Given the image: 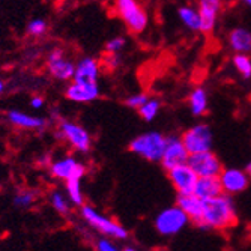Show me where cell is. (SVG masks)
Segmentation results:
<instances>
[{"mask_svg": "<svg viewBox=\"0 0 251 251\" xmlns=\"http://www.w3.org/2000/svg\"><path fill=\"white\" fill-rule=\"evenodd\" d=\"M159 108H161V104H159V101L155 100V98H149L137 111L140 113L142 119H145L146 122H151V121H153L158 116Z\"/></svg>", "mask_w": 251, "mask_h": 251, "instance_id": "cell-26", "label": "cell"}, {"mask_svg": "<svg viewBox=\"0 0 251 251\" xmlns=\"http://www.w3.org/2000/svg\"><path fill=\"white\" fill-rule=\"evenodd\" d=\"M244 3H245L247 6H250V8H251V0H244Z\"/></svg>", "mask_w": 251, "mask_h": 251, "instance_id": "cell-37", "label": "cell"}, {"mask_svg": "<svg viewBox=\"0 0 251 251\" xmlns=\"http://www.w3.org/2000/svg\"><path fill=\"white\" fill-rule=\"evenodd\" d=\"M81 217L90 227H94L95 230H98L102 235H107L115 239H126L128 238V230L124 226H121L116 221H113L111 218L100 214L92 206H86V204H83Z\"/></svg>", "mask_w": 251, "mask_h": 251, "instance_id": "cell-4", "label": "cell"}, {"mask_svg": "<svg viewBox=\"0 0 251 251\" xmlns=\"http://www.w3.org/2000/svg\"><path fill=\"white\" fill-rule=\"evenodd\" d=\"M66 194L73 204H75V206H83L84 194L81 188V177H71L66 180Z\"/></svg>", "mask_w": 251, "mask_h": 251, "instance_id": "cell-22", "label": "cell"}, {"mask_svg": "<svg viewBox=\"0 0 251 251\" xmlns=\"http://www.w3.org/2000/svg\"><path fill=\"white\" fill-rule=\"evenodd\" d=\"M187 164L194 170L199 177H218L223 170L220 159L211 151L190 153Z\"/></svg>", "mask_w": 251, "mask_h": 251, "instance_id": "cell-9", "label": "cell"}, {"mask_svg": "<svg viewBox=\"0 0 251 251\" xmlns=\"http://www.w3.org/2000/svg\"><path fill=\"white\" fill-rule=\"evenodd\" d=\"M188 156H190V152L187 151V148H185V145H184V142H182L180 137L170 135V137H167L166 148H164L161 161H159V163L163 164V167L166 170H170V169H173L176 166L187 164Z\"/></svg>", "mask_w": 251, "mask_h": 251, "instance_id": "cell-10", "label": "cell"}, {"mask_svg": "<svg viewBox=\"0 0 251 251\" xmlns=\"http://www.w3.org/2000/svg\"><path fill=\"white\" fill-rule=\"evenodd\" d=\"M180 139L190 153L211 151L212 143H214L212 129L206 124H197L191 126L190 129L184 132V135H182Z\"/></svg>", "mask_w": 251, "mask_h": 251, "instance_id": "cell-6", "label": "cell"}, {"mask_svg": "<svg viewBox=\"0 0 251 251\" xmlns=\"http://www.w3.org/2000/svg\"><path fill=\"white\" fill-rule=\"evenodd\" d=\"M5 87H6V86H5V81H3L2 78H0V95H2V94L5 92Z\"/></svg>", "mask_w": 251, "mask_h": 251, "instance_id": "cell-35", "label": "cell"}, {"mask_svg": "<svg viewBox=\"0 0 251 251\" xmlns=\"http://www.w3.org/2000/svg\"><path fill=\"white\" fill-rule=\"evenodd\" d=\"M59 135L60 139H63L74 151L80 153H86L92 148V137H90L89 131L73 121H60Z\"/></svg>", "mask_w": 251, "mask_h": 251, "instance_id": "cell-5", "label": "cell"}, {"mask_svg": "<svg viewBox=\"0 0 251 251\" xmlns=\"http://www.w3.org/2000/svg\"><path fill=\"white\" fill-rule=\"evenodd\" d=\"M233 66L242 78H245V80L251 78V57H250V54L236 53L233 56Z\"/></svg>", "mask_w": 251, "mask_h": 251, "instance_id": "cell-24", "label": "cell"}, {"mask_svg": "<svg viewBox=\"0 0 251 251\" xmlns=\"http://www.w3.org/2000/svg\"><path fill=\"white\" fill-rule=\"evenodd\" d=\"M148 100H149V97H148L145 92H139V94H132V95H129V97L126 98L125 104H126L129 108H132V110H139Z\"/></svg>", "mask_w": 251, "mask_h": 251, "instance_id": "cell-30", "label": "cell"}, {"mask_svg": "<svg viewBox=\"0 0 251 251\" xmlns=\"http://www.w3.org/2000/svg\"><path fill=\"white\" fill-rule=\"evenodd\" d=\"M177 14H179L180 21L184 23L187 29H190V30H199L200 32V15H199V11L196 8L182 6L177 11Z\"/></svg>", "mask_w": 251, "mask_h": 251, "instance_id": "cell-23", "label": "cell"}, {"mask_svg": "<svg viewBox=\"0 0 251 251\" xmlns=\"http://www.w3.org/2000/svg\"><path fill=\"white\" fill-rule=\"evenodd\" d=\"M121 54L119 53H107V57L104 59V65L108 68V70H116V68L121 66Z\"/></svg>", "mask_w": 251, "mask_h": 251, "instance_id": "cell-31", "label": "cell"}, {"mask_svg": "<svg viewBox=\"0 0 251 251\" xmlns=\"http://www.w3.org/2000/svg\"><path fill=\"white\" fill-rule=\"evenodd\" d=\"M193 194L203 200H208L223 194V188L218 177H199Z\"/></svg>", "mask_w": 251, "mask_h": 251, "instance_id": "cell-19", "label": "cell"}, {"mask_svg": "<svg viewBox=\"0 0 251 251\" xmlns=\"http://www.w3.org/2000/svg\"><path fill=\"white\" fill-rule=\"evenodd\" d=\"M47 68L50 75L57 81H71L75 73V62L71 60L63 49H53L47 56Z\"/></svg>", "mask_w": 251, "mask_h": 251, "instance_id": "cell-8", "label": "cell"}, {"mask_svg": "<svg viewBox=\"0 0 251 251\" xmlns=\"http://www.w3.org/2000/svg\"><path fill=\"white\" fill-rule=\"evenodd\" d=\"M203 199L197 197L196 194H179L177 206L184 211L190 220L199 223L203 214Z\"/></svg>", "mask_w": 251, "mask_h": 251, "instance_id": "cell-18", "label": "cell"}, {"mask_svg": "<svg viewBox=\"0 0 251 251\" xmlns=\"http://www.w3.org/2000/svg\"><path fill=\"white\" fill-rule=\"evenodd\" d=\"M8 122L20 129H29V131H39L42 129L45 125H47V121L41 116H33L29 115V113L20 111V110H9L6 113Z\"/></svg>", "mask_w": 251, "mask_h": 251, "instance_id": "cell-17", "label": "cell"}, {"mask_svg": "<svg viewBox=\"0 0 251 251\" xmlns=\"http://www.w3.org/2000/svg\"><path fill=\"white\" fill-rule=\"evenodd\" d=\"M218 180L221 184L223 193L229 196L244 191L250 182L245 172L239 169H223L218 175Z\"/></svg>", "mask_w": 251, "mask_h": 251, "instance_id": "cell-14", "label": "cell"}, {"mask_svg": "<svg viewBox=\"0 0 251 251\" xmlns=\"http://www.w3.org/2000/svg\"><path fill=\"white\" fill-rule=\"evenodd\" d=\"M26 30H27V35H30L33 38H41V36H44L45 33H47L49 25H47V21H45L44 18H33V20L29 21Z\"/></svg>", "mask_w": 251, "mask_h": 251, "instance_id": "cell-27", "label": "cell"}, {"mask_svg": "<svg viewBox=\"0 0 251 251\" xmlns=\"http://www.w3.org/2000/svg\"><path fill=\"white\" fill-rule=\"evenodd\" d=\"M125 38L122 36H115V38H111L110 41H107L105 44V53H119L125 49Z\"/></svg>", "mask_w": 251, "mask_h": 251, "instance_id": "cell-29", "label": "cell"}, {"mask_svg": "<svg viewBox=\"0 0 251 251\" xmlns=\"http://www.w3.org/2000/svg\"><path fill=\"white\" fill-rule=\"evenodd\" d=\"M200 32H212L221 11V0H199Z\"/></svg>", "mask_w": 251, "mask_h": 251, "instance_id": "cell-15", "label": "cell"}, {"mask_svg": "<svg viewBox=\"0 0 251 251\" xmlns=\"http://www.w3.org/2000/svg\"><path fill=\"white\" fill-rule=\"evenodd\" d=\"M50 201H51V206L54 208L56 212H59L60 215H68L71 211V201L68 199L62 191H53L51 193V197H50Z\"/></svg>", "mask_w": 251, "mask_h": 251, "instance_id": "cell-25", "label": "cell"}, {"mask_svg": "<svg viewBox=\"0 0 251 251\" xmlns=\"http://www.w3.org/2000/svg\"><path fill=\"white\" fill-rule=\"evenodd\" d=\"M30 107L33 108V110H41L44 105H45V101H44V98L42 97H39V95H35V97H32L30 98Z\"/></svg>", "mask_w": 251, "mask_h": 251, "instance_id": "cell-33", "label": "cell"}, {"mask_svg": "<svg viewBox=\"0 0 251 251\" xmlns=\"http://www.w3.org/2000/svg\"><path fill=\"white\" fill-rule=\"evenodd\" d=\"M169 172V179L172 185L177 191V194H193L199 176L194 173V170L188 164L176 166Z\"/></svg>", "mask_w": 251, "mask_h": 251, "instance_id": "cell-11", "label": "cell"}, {"mask_svg": "<svg viewBox=\"0 0 251 251\" xmlns=\"http://www.w3.org/2000/svg\"><path fill=\"white\" fill-rule=\"evenodd\" d=\"M188 220H190L188 215L176 204V206L167 208L156 215L155 227L161 235L170 236V235L179 233L182 229H184L188 223Z\"/></svg>", "mask_w": 251, "mask_h": 251, "instance_id": "cell-7", "label": "cell"}, {"mask_svg": "<svg viewBox=\"0 0 251 251\" xmlns=\"http://www.w3.org/2000/svg\"><path fill=\"white\" fill-rule=\"evenodd\" d=\"M188 105L193 116H203L209 107V97L203 87H196L188 97Z\"/></svg>", "mask_w": 251, "mask_h": 251, "instance_id": "cell-21", "label": "cell"}, {"mask_svg": "<svg viewBox=\"0 0 251 251\" xmlns=\"http://www.w3.org/2000/svg\"><path fill=\"white\" fill-rule=\"evenodd\" d=\"M244 172H245V175H247L248 180L251 182V163H248V164H247V167H245V170H244Z\"/></svg>", "mask_w": 251, "mask_h": 251, "instance_id": "cell-34", "label": "cell"}, {"mask_svg": "<svg viewBox=\"0 0 251 251\" xmlns=\"http://www.w3.org/2000/svg\"><path fill=\"white\" fill-rule=\"evenodd\" d=\"M113 9L131 33H142L148 27L149 17L139 0H115Z\"/></svg>", "mask_w": 251, "mask_h": 251, "instance_id": "cell-2", "label": "cell"}, {"mask_svg": "<svg viewBox=\"0 0 251 251\" xmlns=\"http://www.w3.org/2000/svg\"><path fill=\"white\" fill-rule=\"evenodd\" d=\"M236 223V209L229 194H220L214 199L203 201V214L197 227L203 230L227 229Z\"/></svg>", "mask_w": 251, "mask_h": 251, "instance_id": "cell-1", "label": "cell"}, {"mask_svg": "<svg viewBox=\"0 0 251 251\" xmlns=\"http://www.w3.org/2000/svg\"><path fill=\"white\" fill-rule=\"evenodd\" d=\"M101 95V89L98 83H78L71 80V83L65 89V97L77 104H86L98 100Z\"/></svg>", "mask_w": 251, "mask_h": 251, "instance_id": "cell-12", "label": "cell"}, {"mask_svg": "<svg viewBox=\"0 0 251 251\" xmlns=\"http://www.w3.org/2000/svg\"><path fill=\"white\" fill-rule=\"evenodd\" d=\"M122 251H135V250H134L132 247H126V248H124Z\"/></svg>", "mask_w": 251, "mask_h": 251, "instance_id": "cell-36", "label": "cell"}, {"mask_svg": "<svg viewBox=\"0 0 251 251\" xmlns=\"http://www.w3.org/2000/svg\"><path fill=\"white\" fill-rule=\"evenodd\" d=\"M167 137H164L161 132L158 131H148L140 135H137L135 139L129 143V149L148 161L156 163L161 161V156L166 148Z\"/></svg>", "mask_w": 251, "mask_h": 251, "instance_id": "cell-3", "label": "cell"}, {"mask_svg": "<svg viewBox=\"0 0 251 251\" xmlns=\"http://www.w3.org/2000/svg\"><path fill=\"white\" fill-rule=\"evenodd\" d=\"M229 44H230V49L235 53L250 54L251 53V32L244 27H238L232 30L229 36Z\"/></svg>", "mask_w": 251, "mask_h": 251, "instance_id": "cell-20", "label": "cell"}, {"mask_svg": "<svg viewBox=\"0 0 251 251\" xmlns=\"http://www.w3.org/2000/svg\"><path fill=\"white\" fill-rule=\"evenodd\" d=\"M97 251H119L118 247L108 239H100L97 242Z\"/></svg>", "mask_w": 251, "mask_h": 251, "instance_id": "cell-32", "label": "cell"}, {"mask_svg": "<svg viewBox=\"0 0 251 251\" xmlns=\"http://www.w3.org/2000/svg\"><path fill=\"white\" fill-rule=\"evenodd\" d=\"M50 173L56 177V179H62V180H68L71 177H81L86 173V167L77 161V159L71 155L63 156L60 159H56L54 163H51L50 166Z\"/></svg>", "mask_w": 251, "mask_h": 251, "instance_id": "cell-13", "label": "cell"}, {"mask_svg": "<svg viewBox=\"0 0 251 251\" xmlns=\"http://www.w3.org/2000/svg\"><path fill=\"white\" fill-rule=\"evenodd\" d=\"M35 199H36V196H35L33 191L23 190V191H18L14 196L12 201H14V204H15L17 208H29V206H32V204L35 203Z\"/></svg>", "mask_w": 251, "mask_h": 251, "instance_id": "cell-28", "label": "cell"}, {"mask_svg": "<svg viewBox=\"0 0 251 251\" xmlns=\"http://www.w3.org/2000/svg\"><path fill=\"white\" fill-rule=\"evenodd\" d=\"M74 81L78 83H98L100 80V62L94 57L84 56L75 62Z\"/></svg>", "mask_w": 251, "mask_h": 251, "instance_id": "cell-16", "label": "cell"}]
</instances>
